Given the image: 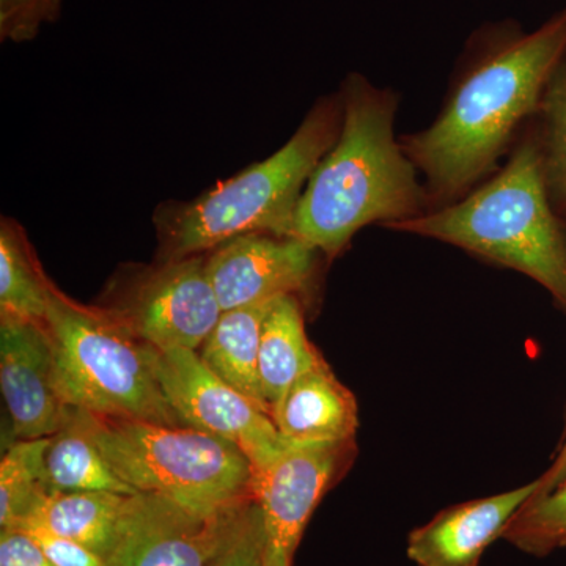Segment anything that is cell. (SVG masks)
<instances>
[{
  "instance_id": "obj_2",
  "label": "cell",
  "mask_w": 566,
  "mask_h": 566,
  "mask_svg": "<svg viewBox=\"0 0 566 566\" xmlns=\"http://www.w3.org/2000/svg\"><path fill=\"white\" fill-rule=\"evenodd\" d=\"M338 92L340 136L308 178L292 230L327 260L340 255L365 227L390 230L428 212L422 178L395 134L398 93L360 73H349Z\"/></svg>"
},
{
  "instance_id": "obj_5",
  "label": "cell",
  "mask_w": 566,
  "mask_h": 566,
  "mask_svg": "<svg viewBox=\"0 0 566 566\" xmlns=\"http://www.w3.org/2000/svg\"><path fill=\"white\" fill-rule=\"evenodd\" d=\"M46 327L63 405L112 419L185 427L158 378V349L102 305L77 303L54 282Z\"/></svg>"
},
{
  "instance_id": "obj_24",
  "label": "cell",
  "mask_w": 566,
  "mask_h": 566,
  "mask_svg": "<svg viewBox=\"0 0 566 566\" xmlns=\"http://www.w3.org/2000/svg\"><path fill=\"white\" fill-rule=\"evenodd\" d=\"M62 0H0V39L24 43L57 20Z\"/></svg>"
},
{
  "instance_id": "obj_19",
  "label": "cell",
  "mask_w": 566,
  "mask_h": 566,
  "mask_svg": "<svg viewBox=\"0 0 566 566\" xmlns=\"http://www.w3.org/2000/svg\"><path fill=\"white\" fill-rule=\"evenodd\" d=\"M52 281L44 273L24 227L0 219V314L46 324Z\"/></svg>"
},
{
  "instance_id": "obj_7",
  "label": "cell",
  "mask_w": 566,
  "mask_h": 566,
  "mask_svg": "<svg viewBox=\"0 0 566 566\" xmlns=\"http://www.w3.org/2000/svg\"><path fill=\"white\" fill-rule=\"evenodd\" d=\"M207 255L126 264L107 283L98 305L159 352H197L223 314Z\"/></svg>"
},
{
  "instance_id": "obj_3",
  "label": "cell",
  "mask_w": 566,
  "mask_h": 566,
  "mask_svg": "<svg viewBox=\"0 0 566 566\" xmlns=\"http://www.w3.org/2000/svg\"><path fill=\"white\" fill-rule=\"evenodd\" d=\"M390 230L455 245L527 275L566 315V227L547 196L532 122L502 166L474 191Z\"/></svg>"
},
{
  "instance_id": "obj_10",
  "label": "cell",
  "mask_w": 566,
  "mask_h": 566,
  "mask_svg": "<svg viewBox=\"0 0 566 566\" xmlns=\"http://www.w3.org/2000/svg\"><path fill=\"white\" fill-rule=\"evenodd\" d=\"M243 504L203 512L159 494L129 495L104 566H208Z\"/></svg>"
},
{
  "instance_id": "obj_6",
  "label": "cell",
  "mask_w": 566,
  "mask_h": 566,
  "mask_svg": "<svg viewBox=\"0 0 566 566\" xmlns=\"http://www.w3.org/2000/svg\"><path fill=\"white\" fill-rule=\"evenodd\" d=\"M123 482L137 493L218 512L253 499L255 472L232 442L191 427L112 419L66 406Z\"/></svg>"
},
{
  "instance_id": "obj_9",
  "label": "cell",
  "mask_w": 566,
  "mask_h": 566,
  "mask_svg": "<svg viewBox=\"0 0 566 566\" xmlns=\"http://www.w3.org/2000/svg\"><path fill=\"white\" fill-rule=\"evenodd\" d=\"M356 455V439L289 446L270 469L255 476L253 497L262 510L268 565L293 566L316 506Z\"/></svg>"
},
{
  "instance_id": "obj_4",
  "label": "cell",
  "mask_w": 566,
  "mask_h": 566,
  "mask_svg": "<svg viewBox=\"0 0 566 566\" xmlns=\"http://www.w3.org/2000/svg\"><path fill=\"white\" fill-rule=\"evenodd\" d=\"M342 123L344 103L337 91L316 99L290 140L270 158L196 199L159 205L153 216L158 238L156 260L210 253L243 234L292 237L305 185L340 136Z\"/></svg>"
},
{
  "instance_id": "obj_25",
  "label": "cell",
  "mask_w": 566,
  "mask_h": 566,
  "mask_svg": "<svg viewBox=\"0 0 566 566\" xmlns=\"http://www.w3.org/2000/svg\"><path fill=\"white\" fill-rule=\"evenodd\" d=\"M25 532L36 546L43 551L44 556L50 558L55 566H104V558L93 553L88 547L65 538V536L52 534L46 528L24 527Z\"/></svg>"
},
{
  "instance_id": "obj_21",
  "label": "cell",
  "mask_w": 566,
  "mask_h": 566,
  "mask_svg": "<svg viewBox=\"0 0 566 566\" xmlns=\"http://www.w3.org/2000/svg\"><path fill=\"white\" fill-rule=\"evenodd\" d=\"M532 123L547 196L566 227V51L547 81Z\"/></svg>"
},
{
  "instance_id": "obj_11",
  "label": "cell",
  "mask_w": 566,
  "mask_h": 566,
  "mask_svg": "<svg viewBox=\"0 0 566 566\" xmlns=\"http://www.w3.org/2000/svg\"><path fill=\"white\" fill-rule=\"evenodd\" d=\"M323 253L294 237L251 233L207 255L208 275L222 311L303 297L314 285Z\"/></svg>"
},
{
  "instance_id": "obj_16",
  "label": "cell",
  "mask_w": 566,
  "mask_h": 566,
  "mask_svg": "<svg viewBox=\"0 0 566 566\" xmlns=\"http://www.w3.org/2000/svg\"><path fill=\"white\" fill-rule=\"evenodd\" d=\"M128 499L107 491L50 493L20 528H46L106 558L117 539Z\"/></svg>"
},
{
  "instance_id": "obj_27",
  "label": "cell",
  "mask_w": 566,
  "mask_h": 566,
  "mask_svg": "<svg viewBox=\"0 0 566 566\" xmlns=\"http://www.w3.org/2000/svg\"><path fill=\"white\" fill-rule=\"evenodd\" d=\"M566 480V431L564 434V439H562L560 446H558L556 457L551 461L549 468L543 472L542 475L536 479V491L532 497H539V495H545L551 493L554 488L560 485L562 482Z\"/></svg>"
},
{
  "instance_id": "obj_22",
  "label": "cell",
  "mask_w": 566,
  "mask_h": 566,
  "mask_svg": "<svg viewBox=\"0 0 566 566\" xmlns=\"http://www.w3.org/2000/svg\"><path fill=\"white\" fill-rule=\"evenodd\" d=\"M502 538L534 557H546L566 547V480L551 493L531 497Z\"/></svg>"
},
{
  "instance_id": "obj_23",
  "label": "cell",
  "mask_w": 566,
  "mask_h": 566,
  "mask_svg": "<svg viewBox=\"0 0 566 566\" xmlns=\"http://www.w3.org/2000/svg\"><path fill=\"white\" fill-rule=\"evenodd\" d=\"M208 566H270L262 510L255 497L238 510L232 526Z\"/></svg>"
},
{
  "instance_id": "obj_12",
  "label": "cell",
  "mask_w": 566,
  "mask_h": 566,
  "mask_svg": "<svg viewBox=\"0 0 566 566\" xmlns=\"http://www.w3.org/2000/svg\"><path fill=\"white\" fill-rule=\"evenodd\" d=\"M0 387L17 441L51 438L65 408L54 379V349L46 324L0 314Z\"/></svg>"
},
{
  "instance_id": "obj_13",
  "label": "cell",
  "mask_w": 566,
  "mask_h": 566,
  "mask_svg": "<svg viewBox=\"0 0 566 566\" xmlns=\"http://www.w3.org/2000/svg\"><path fill=\"white\" fill-rule=\"evenodd\" d=\"M536 485L535 479L516 490L447 506L409 534V560L417 566H479L488 547L504 536L531 501Z\"/></svg>"
},
{
  "instance_id": "obj_20",
  "label": "cell",
  "mask_w": 566,
  "mask_h": 566,
  "mask_svg": "<svg viewBox=\"0 0 566 566\" xmlns=\"http://www.w3.org/2000/svg\"><path fill=\"white\" fill-rule=\"evenodd\" d=\"M50 438L14 441L0 463V531H17L50 494L46 449Z\"/></svg>"
},
{
  "instance_id": "obj_15",
  "label": "cell",
  "mask_w": 566,
  "mask_h": 566,
  "mask_svg": "<svg viewBox=\"0 0 566 566\" xmlns=\"http://www.w3.org/2000/svg\"><path fill=\"white\" fill-rule=\"evenodd\" d=\"M304 315L303 297L283 294L264 316L259 370L271 416L293 382L324 359L305 334Z\"/></svg>"
},
{
  "instance_id": "obj_14",
  "label": "cell",
  "mask_w": 566,
  "mask_h": 566,
  "mask_svg": "<svg viewBox=\"0 0 566 566\" xmlns=\"http://www.w3.org/2000/svg\"><path fill=\"white\" fill-rule=\"evenodd\" d=\"M273 420L289 446L352 441L359 428V406L323 359L286 390Z\"/></svg>"
},
{
  "instance_id": "obj_8",
  "label": "cell",
  "mask_w": 566,
  "mask_h": 566,
  "mask_svg": "<svg viewBox=\"0 0 566 566\" xmlns=\"http://www.w3.org/2000/svg\"><path fill=\"white\" fill-rule=\"evenodd\" d=\"M158 378L185 427L196 428L237 446L263 474L286 444L270 412L222 381L191 349H158Z\"/></svg>"
},
{
  "instance_id": "obj_26",
  "label": "cell",
  "mask_w": 566,
  "mask_h": 566,
  "mask_svg": "<svg viewBox=\"0 0 566 566\" xmlns=\"http://www.w3.org/2000/svg\"><path fill=\"white\" fill-rule=\"evenodd\" d=\"M0 566H55L31 536L22 531H0Z\"/></svg>"
},
{
  "instance_id": "obj_18",
  "label": "cell",
  "mask_w": 566,
  "mask_h": 566,
  "mask_svg": "<svg viewBox=\"0 0 566 566\" xmlns=\"http://www.w3.org/2000/svg\"><path fill=\"white\" fill-rule=\"evenodd\" d=\"M46 480L50 493L107 491L137 494L134 488L115 474L91 436L71 419L69 408H65L61 430L51 436L48 444Z\"/></svg>"
},
{
  "instance_id": "obj_17",
  "label": "cell",
  "mask_w": 566,
  "mask_h": 566,
  "mask_svg": "<svg viewBox=\"0 0 566 566\" xmlns=\"http://www.w3.org/2000/svg\"><path fill=\"white\" fill-rule=\"evenodd\" d=\"M270 304L223 312L200 348V357L212 374L271 415L259 370L260 340Z\"/></svg>"
},
{
  "instance_id": "obj_1",
  "label": "cell",
  "mask_w": 566,
  "mask_h": 566,
  "mask_svg": "<svg viewBox=\"0 0 566 566\" xmlns=\"http://www.w3.org/2000/svg\"><path fill=\"white\" fill-rule=\"evenodd\" d=\"M565 51L566 7L532 32L515 20L472 32L438 117L400 136L422 178L428 211L463 199L502 166L534 120Z\"/></svg>"
}]
</instances>
